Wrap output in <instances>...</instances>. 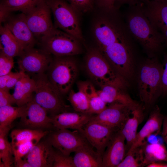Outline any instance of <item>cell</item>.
Wrapping results in <instances>:
<instances>
[{"label":"cell","mask_w":167,"mask_h":167,"mask_svg":"<svg viewBox=\"0 0 167 167\" xmlns=\"http://www.w3.org/2000/svg\"><path fill=\"white\" fill-rule=\"evenodd\" d=\"M126 24L133 38L140 44L149 58L161 51L164 40L161 33L152 25L145 15L142 3L130 6Z\"/></svg>","instance_id":"obj_1"},{"label":"cell","mask_w":167,"mask_h":167,"mask_svg":"<svg viewBox=\"0 0 167 167\" xmlns=\"http://www.w3.org/2000/svg\"><path fill=\"white\" fill-rule=\"evenodd\" d=\"M101 12L103 14L97 17L92 26L93 35L99 49L116 42L132 39L118 10Z\"/></svg>","instance_id":"obj_2"},{"label":"cell","mask_w":167,"mask_h":167,"mask_svg":"<svg viewBox=\"0 0 167 167\" xmlns=\"http://www.w3.org/2000/svg\"><path fill=\"white\" fill-rule=\"evenodd\" d=\"M163 64L156 57L149 58L140 67L138 76L139 98L144 108L152 105L161 96Z\"/></svg>","instance_id":"obj_3"},{"label":"cell","mask_w":167,"mask_h":167,"mask_svg":"<svg viewBox=\"0 0 167 167\" xmlns=\"http://www.w3.org/2000/svg\"><path fill=\"white\" fill-rule=\"evenodd\" d=\"M85 67L89 77L101 88L109 85L125 90L128 86L129 83L114 71L97 47L87 49Z\"/></svg>","instance_id":"obj_4"},{"label":"cell","mask_w":167,"mask_h":167,"mask_svg":"<svg viewBox=\"0 0 167 167\" xmlns=\"http://www.w3.org/2000/svg\"><path fill=\"white\" fill-rule=\"evenodd\" d=\"M51 84L62 96L69 92L78 73V68L73 56H54L46 72Z\"/></svg>","instance_id":"obj_5"},{"label":"cell","mask_w":167,"mask_h":167,"mask_svg":"<svg viewBox=\"0 0 167 167\" xmlns=\"http://www.w3.org/2000/svg\"><path fill=\"white\" fill-rule=\"evenodd\" d=\"M132 41L116 42L99 49L114 71L128 83L135 74Z\"/></svg>","instance_id":"obj_6"},{"label":"cell","mask_w":167,"mask_h":167,"mask_svg":"<svg viewBox=\"0 0 167 167\" xmlns=\"http://www.w3.org/2000/svg\"><path fill=\"white\" fill-rule=\"evenodd\" d=\"M46 1L53 15L54 28L72 35L81 41H83L79 13L65 0Z\"/></svg>","instance_id":"obj_7"},{"label":"cell","mask_w":167,"mask_h":167,"mask_svg":"<svg viewBox=\"0 0 167 167\" xmlns=\"http://www.w3.org/2000/svg\"><path fill=\"white\" fill-rule=\"evenodd\" d=\"M40 42L41 49L54 56H73L82 51L80 40L54 28L42 37Z\"/></svg>","instance_id":"obj_8"},{"label":"cell","mask_w":167,"mask_h":167,"mask_svg":"<svg viewBox=\"0 0 167 167\" xmlns=\"http://www.w3.org/2000/svg\"><path fill=\"white\" fill-rule=\"evenodd\" d=\"M32 78L36 84L34 99L50 116L67 111L69 106L49 82L45 73L35 74Z\"/></svg>","instance_id":"obj_9"},{"label":"cell","mask_w":167,"mask_h":167,"mask_svg":"<svg viewBox=\"0 0 167 167\" xmlns=\"http://www.w3.org/2000/svg\"><path fill=\"white\" fill-rule=\"evenodd\" d=\"M47 139L56 149L70 156L84 145L89 143L79 130L55 129L49 133Z\"/></svg>","instance_id":"obj_10"},{"label":"cell","mask_w":167,"mask_h":167,"mask_svg":"<svg viewBox=\"0 0 167 167\" xmlns=\"http://www.w3.org/2000/svg\"><path fill=\"white\" fill-rule=\"evenodd\" d=\"M51 13L46 0H44L25 14L28 26L36 39L40 40L54 28Z\"/></svg>","instance_id":"obj_11"},{"label":"cell","mask_w":167,"mask_h":167,"mask_svg":"<svg viewBox=\"0 0 167 167\" xmlns=\"http://www.w3.org/2000/svg\"><path fill=\"white\" fill-rule=\"evenodd\" d=\"M51 55L42 49L25 50L17 60L19 70L34 75L45 73L52 60Z\"/></svg>","instance_id":"obj_12"},{"label":"cell","mask_w":167,"mask_h":167,"mask_svg":"<svg viewBox=\"0 0 167 167\" xmlns=\"http://www.w3.org/2000/svg\"><path fill=\"white\" fill-rule=\"evenodd\" d=\"M38 104L33 97L26 104L25 111L20 118V124L24 128L51 131L54 129L51 117Z\"/></svg>","instance_id":"obj_13"},{"label":"cell","mask_w":167,"mask_h":167,"mask_svg":"<svg viewBox=\"0 0 167 167\" xmlns=\"http://www.w3.org/2000/svg\"><path fill=\"white\" fill-rule=\"evenodd\" d=\"M118 130L91 120L79 131L102 159L110 140L114 132Z\"/></svg>","instance_id":"obj_14"},{"label":"cell","mask_w":167,"mask_h":167,"mask_svg":"<svg viewBox=\"0 0 167 167\" xmlns=\"http://www.w3.org/2000/svg\"><path fill=\"white\" fill-rule=\"evenodd\" d=\"M136 106L118 102L111 103L100 113L94 115L91 120L110 128L120 129Z\"/></svg>","instance_id":"obj_15"},{"label":"cell","mask_w":167,"mask_h":167,"mask_svg":"<svg viewBox=\"0 0 167 167\" xmlns=\"http://www.w3.org/2000/svg\"><path fill=\"white\" fill-rule=\"evenodd\" d=\"M15 36L23 50L34 47L36 39L26 21L25 15L21 13L11 15L4 23Z\"/></svg>","instance_id":"obj_16"},{"label":"cell","mask_w":167,"mask_h":167,"mask_svg":"<svg viewBox=\"0 0 167 167\" xmlns=\"http://www.w3.org/2000/svg\"><path fill=\"white\" fill-rule=\"evenodd\" d=\"M125 141L120 129L114 132L103 155L102 167H117L126 154Z\"/></svg>","instance_id":"obj_17"},{"label":"cell","mask_w":167,"mask_h":167,"mask_svg":"<svg viewBox=\"0 0 167 167\" xmlns=\"http://www.w3.org/2000/svg\"><path fill=\"white\" fill-rule=\"evenodd\" d=\"M46 139L33 146L24 159L32 167H52L55 149Z\"/></svg>","instance_id":"obj_18"},{"label":"cell","mask_w":167,"mask_h":167,"mask_svg":"<svg viewBox=\"0 0 167 167\" xmlns=\"http://www.w3.org/2000/svg\"><path fill=\"white\" fill-rule=\"evenodd\" d=\"M164 117L157 106L151 112L149 118L140 131L137 132L135 141L129 149L140 147L146 142L150 135H157L161 132Z\"/></svg>","instance_id":"obj_19"},{"label":"cell","mask_w":167,"mask_h":167,"mask_svg":"<svg viewBox=\"0 0 167 167\" xmlns=\"http://www.w3.org/2000/svg\"><path fill=\"white\" fill-rule=\"evenodd\" d=\"M94 115L66 111L50 117L55 129L80 130L91 120Z\"/></svg>","instance_id":"obj_20"},{"label":"cell","mask_w":167,"mask_h":167,"mask_svg":"<svg viewBox=\"0 0 167 167\" xmlns=\"http://www.w3.org/2000/svg\"><path fill=\"white\" fill-rule=\"evenodd\" d=\"M142 5L145 15L156 30L161 33L167 28V3L146 0Z\"/></svg>","instance_id":"obj_21"},{"label":"cell","mask_w":167,"mask_h":167,"mask_svg":"<svg viewBox=\"0 0 167 167\" xmlns=\"http://www.w3.org/2000/svg\"><path fill=\"white\" fill-rule=\"evenodd\" d=\"M144 108L140 104L135 107L120 129L125 138L126 153L134 143L138 126L143 120Z\"/></svg>","instance_id":"obj_22"},{"label":"cell","mask_w":167,"mask_h":167,"mask_svg":"<svg viewBox=\"0 0 167 167\" xmlns=\"http://www.w3.org/2000/svg\"><path fill=\"white\" fill-rule=\"evenodd\" d=\"M74 152L73 158L75 167H102V158L89 143Z\"/></svg>","instance_id":"obj_23"},{"label":"cell","mask_w":167,"mask_h":167,"mask_svg":"<svg viewBox=\"0 0 167 167\" xmlns=\"http://www.w3.org/2000/svg\"><path fill=\"white\" fill-rule=\"evenodd\" d=\"M36 87L35 80L27 74L16 84L12 94L15 104L21 106L27 104L33 97Z\"/></svg>","instance_id":"obj_24"},{"label":"cell","mask_w":167,"mask_h":167,"mask_svg":"<svg viewBox=\"0 0 167 167\" xmlns=\"http://www.w3.org/2000/svg\"><path fill=\"white\" fill-rule=\"evenodd\" d=\"M102 100L105 103L111 104L118 102L135 106L139 104L134 101L125 90L112 85H105L97 90Z\"/></svg>","instance_id":"obj_25"},{"label":"cell","mask_w":167,"mask_h":167,"mask_svg":"<svg viewBox=\"0 0 167 167\" xmlns=\"http://www.w3.org/2000/svg\"><path fill=\"white\" fill-rule=\"evenodd\" d=\"M0 52L10 57H19L24 50L12 32L4 24L0 27Z\"/></svg>","instance_id":"obj_26"},{"label":"cell","mask_w":167,"mask_h":167,"mask_svg":"<svg viewBox=\"0 0 167 167\" xmlns=\"http://www.w3.org/2000/svg\"><path fill=\"white\" fill-rule=\"evenodd\" d=\"M143 157V166L156 162L167 163V150L164 144L158 142L148 143L140 146Z\"/></svg>","instance_id":"obj_27"},{"label":"cell","mask_w":167,"mask_h":167,"mask_svg":"<svg viewBox=\"0 0 167 167\" xmlns=\"http://www.w3.org/2000/svg\"><path fill=\"white\" fill-rule=\"evenodd\" d=\"M50 132L48 131L25 128L13 130L11 133L12 147L31 141H39Z\"/></svg>","instance_id":"obj_28"},{"label":"cell","mask_w":167,"mask_h":167,"mask_svg":"<svg viewBox=\"0 0 167 167\" xmlns=\"http://www.w3.org/2000/svg\"><path fill=\"white\" fill-rule=\"evenodd\" d=\"M80 82L88 98L90 114H98L106 108L107 104L101 98L91 83L86 81Z\"/></svg>","instance_id":"obj_29"},{"label":"cell","mask_w":167,"mask_h":167,"mask_svg":"<svg viewBox=\"0 0 167 167\" xmlns=\"http://www.w3.org/2000/svg\"><path fill=\"white\" fill-rule=\"evenodd\" d=\"M26 104L21 106L6 105L0 107V129H11L12 122L20 118L24 113Z\"/></svg>","instance_id":"obj_30"},{"label":"cell","mask_w":167,"mask_h":167,"mask_svg":"<svg viewBox=\"0 0 167 167\" xmlns=\"http://www.w3.org/2000/svg\"><path fill=\"white\" fill-rule=\"evenodd\" d=\"M78 87L77 92L70 91L67 100L75 112L90 114L88 99L80 82L78 83Z\"/></svg>","instance_id":"obj_31"},{"label":"cell","mask_w":167,"mask_h":167,"mask_svg":"<svg viewBox=\"0 0 167 167\" xmlns=\"http://www.w3.org/2000/svg\"><path fill=\"white\" fill-rule=\"evenodd\" d=\"M9 129H0V161L4 167H11L14 163L12 147L7 139Z\"/></svg>","instance_id":"obj_32"},{"label":"cell","mask_w":167,"mask_h":167,"mask_svg":"<svg viewBox=\"0 0 167 167\" xmlns=\"http://www.w3.org/2000/svg\"><path fill=\"white\" fill-rule=\"evenodd\" d=\"M44 0H2L0 5L10 13L20 11L25 14Z\"/></svg>","instance_id":"obj_33"},{"label":"cell","mask_w":167,"mask_h":167,"mask_svg":"<svg viewBox=\"0 0 167 167\" xmlns=\"http://www.w3.org/2000/svg\"><path fill=\"white\" fill-rule=\"evenodd\" d=\"M143 166V157L140 147L129 149L122 161L117 167H141Z\"/></svg>","instance_id":"obj_34"},{"label":"cell","mask_w":167,"mask_h":167,"mask_svg":"<svg viewBox=\"0 0 167 167\" xmlns=\"http://www.w3.org/2000/svg\"><path fill=\"white\" fill-rule=\"evenodd\" d=\"M52 167H75L73 157L55 150Z\"/></svg>","instance_id":"obj_35"},{"label":"cell","mask_w":167,"mask_h":167,"mask_svg":"<svg viewBox=\"0 0 167 167\" xmlns=\"http://www.w3.org/2000/svg\"><path fill=\"white\" fill-rule=\"evenodd\" d=\"M79 14L91 11L95 6V0H66Z\"/></svg>","instance_id":"obj_36"},{"label":"cell","mask_w":167,"mask_h":167,"mask_svg":"<svg viewBox=\"0 0 167 167\" xmlns=\"http://www.w3.org/2000/svg\"><path fill=\"white\" fill-rule=\"evenodd\" d=\"M39 141H31L12 147L14 161L17 159L25 156L32 148Z\"/></svg>","instance_id":"obj_37"},{"label":"cell","mask_w":167,"mask_h":167,"mask_svg":"<svg viewBox=\"0 0 167 167\" xmlns=\"http://www.w3.org/2000/svg\"><path fill=\"white\" fill-rule=\"evenodd\" d=\"M14 63L13 58L0 52V76L6 75L11 72Z\"/></svg>","instance_id":"obj_38"},{"label":"cell","mask_w":167,"mask_h":167,"mask_svg":"<svg viewBox=\"0 0 167 167\" xmlns=\"http://www.w3.org/2000/svg\"><path fill=\"white\" fill-rule=\"evenodd\" d=\"M96 6L101 12H110L117 10L114 6L115 0H95Z\"/></svg>","instance_id":"obj_39"},{"label":"cell","mask_w":167,"mask_h":167,"mask_svg":"<svg viewBox=\"0 0 167 167\" xmlns=\"http://www.w3.org/2000/svg\"><path fill=\"white\" fill-rule=\"evenodd\" d=\"M15 104L12 94L5 89H0V107Z\"/></svg>","instance_id":"obj_40"},{"label":"cell","mask_w":167,"mask_h":167,"mask_svg":"<svg viewBox=\"0 0 167 167\" xmlns=\"http://www.w3.org/2000/svg\"><path fill=\"white\" fill-rule=\"evenodd\" d=\"M163 70L161 78L162 93L161 96H167V53L164 56Z\"/></svg>","instance_id":"obj_41"},{"label":"cell","mask_w":167,"mask_h":167,"mask_svg":"<svg viewBox=\"0 0 167 167\" xmlns=\"http://www.w3.org/2000/svg\"><path fill=\"white\" fill-rule=\"evenodd\" d=\"M26 74L25 72L21 71L14 72L9 80L5 89L9 91L10 89L14 88L17 82Z\"/></svg>","instance_id":"obj_42"},{"label":"cell","mask_w":167,"mask_h":167,"mask_svg":"<svg viewBox=\"0 0 167 167\" xmlns=\"http://www.w3.org/2000/svg\"><path fill=\"white\" fill-rule=\"evenodd\" d=\"M145 0H115L114 6L115 8L118 10L119 8L124 4H127L130 6H133Z\"/></svg>","instance_id":"obj_43"},{"label":"cell","mask_w":167,"mask_h":167,"mask_svg":"<svg viewBox=\"0 0 167 167\" xmlns=\"http://www.w3.org/2000/svg\"><path fill=\"white\" fill-rule=\"evenodd\" d=\"M14 72H11L9 73L0 76V89H5L6 84Z\"/></svg>","instance_id":"obj_44"},{"label":"cell","mask_w":167,"mask_h":167,"mask_svg":"<svg viewBox=\"0 0 167 167\" xmlns=\"http://www.w3.org/2000/svg\"><path fill=\"white\" fill-rule=\"evenodd\" d=\"M11 13L9 12L2 6L0 5V24L5 23L11 15Z\"/></svg>","instance_id":"obj_45"},{"label":"cell","mask_w":167,"mask_h":167,"mask_svg":"<svg viewBox=\"0 0 167 167\" xmlns=\"http://www.w3.org/2000/svg\"><path fill=\"white\" fill-rule=\"evenodd\" d=\"M162 139L167 145V117H164L161 132Z\"/></svg>","instance_id":"obj_46"},{"label":"cell","mask_w":167,"mask_h":167,"mask_svg":"<svg viewBox=\"0 0 167 167\" xmlns=\"http://www.w3.org/2000/svg\"><path fill=\"white\" fill-rule=\"evenodd\" d=\"M15 167H32L29 163L25 159L22 158H19L14 161Z\"/></svg>","instance_id":"obj_47"},{"label":"cell","mask_w":167,"mask_h":167,"mask_svg":"<svg viewBox=\"0 0 167 167\" xmlns=\"http://www.w3.org/2000/svg\"><path fill=\"white\" fill-rule=\"evenodd\" d=\"M147 167H167V163L164 162H156L148 165Z\"/></svg>","instance_id":"obj_48"},{"label":"cell","mask_w":167,"mask_h":167,"mask_svg":"<svg viewBox=\"0 0 167 167\" xmlns=\"http://www.w3.org/2000/svg\"><path fill=\"white\" fill-rule=\"evenodd\" d=\"M161 33L163 37L164 45L167 46V28L163 30Z\"/></svg>","instance_id":"obj_49"},{"label":"cell","mask_w":167,"mask_h":167,"mask_svg":"<svg viewBox=\"0 0 167 167\" xmlns=\"http://www.w3.org/2000/svg\"><path fill=\"white\" fill-rule=\"evenodd\" d=\"M152 0L154 1L160 2L167 3V0Z\"/></svg>","instance_id":"obj_50"}]
</instances>
